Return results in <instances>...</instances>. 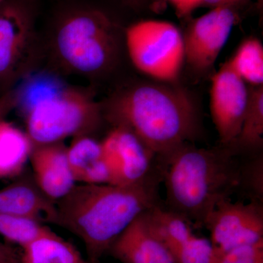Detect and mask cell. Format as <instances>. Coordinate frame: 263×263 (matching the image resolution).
I'll return each instance as SVG.
<instances>
[{
	"instance_id": "1",
	"label": "cell",
	"mask_w": 263,
	"mask_h": 263,
	"mask_svg": "<svg viewBox=\"0 0 263 263\" xmlns=\"http://www.w3.org/2000/svg\"><path fill=\"white\" fill-rule=\"evenodd\" d=\"M101 104L105 122L130 131L158 157L201 134L195 100L175 83L127 85Z\"/></svg>"
},
{
	"instance_id": "2",
	"label": "cell",
	"mask_w": 263,
	"mask_h": 263,
	"mask_svg": "<svg viewBox=\"0 0 263 263\" xmlns=\"http://www.w3.org/2000/svg\"><path fill=\"white\" fill-rule=\"evenodd\" d=\"M162 171L136 184L76 185L56 202L55 224L79 237L88 261L99 263L121 233L142 213L162 202Z\"/></svg>"
},
{
	"instance_id": "3",
	"label": "cell",
	"mask_w": 263,
	"mask_h": 263,
	"mask_svg": "<svg viewBox=\"0 0 263 263\" xmlns=\"http://www.w3.org/2000/svg\"><path fill=\"white\" fill-rule=\"evenodd\" d=\"M158 158L164 205L195 228L203 227L218 203L238 193L243 156L229 145L205 148L184 143Z\"/></svg>"
},
{
	"instance_id": "4",
	"label": "cell",
	"mask_w": 263,
	"mask_h": 263,
	"mask_svg": "<svg viewBox=\"0 0 263 263\" xmlns=\"http://www.w3.org/2000/svg\"><path fill=\"white\" fill-rule=\"evenodd\" d=\"M124 32L100 8L85 4L62 8L41 37L48 70L89 80L103 77L119 61Z\"/></svg>"
},
{
	"instance_id": "5",
	"label": "cell",
	"mask_w": 263,
	"mask_h": 263,
	"mask_svg": "<svg viewBox=\"0 0 263 263\" xmlns=\"http://www.w3.org/2000/svg\"><path fill=\"white\" fill-rule=\"evenodd\" d=\"M94 91L64 85L40 99L23 113L34 146L63 142L66 138L89 135L104 121L102 104Z\"/></svg>"
},
{
	"instance_id": "6",
	"label": "cell",
	"mask_w": 263,
	"mask_h": 263,
	"mask_svg": "<svg viewBox=\"0 0 263 263\" xmlns=\"http://www.w3.org/2000/svg\"><path fill=\"white\" fill-rule=\"evenodd\" d=\"M30 0L0 4V95L14 89L43 59L41 37L35 27Z\"/></svg>"
},
{
	"instance_id": "7",
	"label": "cell",
	"mask_w": 263,
	"mask_h": 263,
	"mask_svg": "<svg viewBox=\"0 0 263 263\" xmlns=\"http://www.w3.org/2000/svg\"><path fill=\"white\" fill-rule=\"evenodd\" d=\"M124 42L137 70L158 81L176 83L184 66L182 32L170 22L144 20L124 29Z\"/></svg>"
},
{
	"instance_id": "8",
	"label": "cell",
	"mask_w": 263,
	"mask_h": 263,
	"mask_svg": "<svg viewBox=\"0 0 263 263\" xmlns=\"http://www.w3.org/2000/svg\"><path fill=\"white\" fill-rule=\"evenodd\" d=\"M237 19L235 7L231 6L216 7L192 19L182 33L184 65L199 76L212 70Z\"/></svg>"
},
{
	"instance_id": "9",
	"label": "cell",
	"mask_w": 263,
	"mask_h": 263,
	"mask_svg": "<svg viewBox=\"0 0 263 263\" xmlns=\"http://www.w3.org/2000/svg\"><path fill=\"white\" fill-rule=\"evenodd\" d=\"M214 251L227 252L263 240V204L227 199L217 204L204 226Z\"/></svg>"
},
{
	"instance_id": "10",
	"label": "cell",
	"mask_w": 263,
	"mask_h": 263,
	"mask_svg": "<svg viewBox=\"0 0 263 263\" xmlns=\"http://www.w3.org/2000/svg\"><path fill=\"white\" fill-rule=\"evenodd\" d=\"M101 143L111 172V184H136L162 169L158 157L127 129L112 127Z\"/></svg>"
},
{
	"instance_id": "11",
	"label": "cell",
	"mask_w": 263,
	"mask_h": 263,
	"mask_svg": "<svg viewBox=\"0 0 263 263\" xmlns=\"http://www.w3.org/2000/svg\"><path fill=\"white\" fill-rule=\"evenodd\" d=\"M143 216L175 263H212L214 248L210 240L197 236L186 219L162 202L143 212Z\"/></svg>"
},
{
	"instance_id": "12",
	"label": "cell",
	"mask_w": 263,
	"mask_h": 263,
	"mask_svg": "<svg viewBox=\"0 0 263 263\" xmlns=\"http://www.w3.org/2000/svg\"><path fill=\"white\" fill-rule=\"evenodd\" d=\"M249 88L224 64L213 76L210 90L211 115L221 145H230L239 135L248 103Z\"/></svg>"
},
{
	"instance_id": "13",
	"label": "cell",
	"mask_w": 263,
	"mask_h": 263,
	"mask_svg": "<svg viewBox=\"0 0 263 263\" xmlns=\"http://www.w3.org/2000/svg\"><path fill=\"white\" fill-rule=\"evenodd\" d=\"M29 160L34 182L53 201L65 197L76 186L63 142L34 146Z\"/></svg>"
},
{
	"instance_id": "14",
	"label": "cell",
	"mask_w": 263,
	"mask_h": 263,
	"mask_svg": "<svg viewBox=\"0 0 263 263\" xmlns=\"http://www.w3.org/2000/svg\"><path fill=\"white\" fill-rule=\"evenodd\" d=\"M108 253L122 263H175L147 226L143 213L121 233Z\"/></svg>"
},
{
	"instance_id": "15",
	"label": "cell",
	"mask_w": 263,
	"mask_h": 263,
	"mask_svg": "<svg viewBox=\"0 0 263 263\" xmlns=\"http://www.w3.org/2000/svg\"><path fill=\"white\" fill-rule=\"evenodd\" d=\"M0 215L23 216L55 224L56 202L43 193L33 178H24L0 190Z\"/></svg>"
},
{
	"instance_id": "16",
	"label": "cell",
	"mask_w": 263,
	"mask_h": 263,
	"mask_svg": "<svg viewBox=\"0 0 263 263\" xmlns=\"http://www.w3.org/2000/svg\"><path fill=\"white\" fill-rule=\"evenodd\" d=\"M67 155L76 183L111 184V172L101 141L89 135L75 137L67 147Z\"/></svg>"
},
{
	"instance_id": "17",
	"label": "cell",
	"mask_w": 263,
	"mask_h": 263,
	"mask_svg": "<svg viewBox=\"0 0 263 263\" xmlns=\"http://www.w3.org/2000/svg\"><path fill=\"white\" fill-rule=\"evenodd\" d=\"M33 148L26 132L0 119V179L22 174Z\"/></svg>"
},
{
	"instance_id": "18",
	"label": "cell",
	"mask_w": 263,
	"mask_h": 263,
	"mask_svg": "<svg viewBox=\"0 0 263 263\" xmlns=\"http://www.w3.org/2000/svg\"><path fill=\"white\" fill-rule=\"evenodd\" d=\"M240 155L258 153L263 146V86L249 88L248 103L238 138L229 145Z\"/></svg>"
},
{
	"instance_id": "19",
	"label": "cell",
	"mask_w": 263,
	"mask_h": 263,
	"mask_svg": "<svg viewBox=\"0 0 263 263\" xmlns=\"http://www.w3.org/2000/svg\"><path fill=\"white\" fill-rule=\"evenodd\" d=\"M20 263H90L75 246L53 233L22 248Z\"/></svg>"
},
{
	"instance_id": "20",
	"label": "cell",
	"mask_w": 263,
	"mask_h": 263,
	"mask_svg": "<svg viewBox=\"0 0 263 263\" xmlns=\"http://www.w3.org/2000/svg\"><path fill=\"white\" fill-rule=\"evenodd\" d=\"M227 63L246 84L262 86L263 46L257 38L249 37L243 41Z\"/></svg>"
},
{
	"instance_id": "21",
	"label": "cell",
	"mask_w": 263,
	"mask_h": 263,
	"mask_svg": "<svg viewBox=\"0 0 263 263\" xmlns=\"http://www.w3.org/2000/svg\"><path fill=\"white\" fill-rule=\"evenodd\" d=\"M54 232L41 221L23 216L0 215V235L24 248L29 243Z\"/></svg>"
},
{
	"instance_id": "22",
	"label": "cell",
	"mask_w": 263,
	"mask_h": 263,
	"mask_svg": "<svg viewBox=\"0 0 263 263\" xmlns=\"http://www.w3.org/2000/svg\"><path fill=\"white\" fill-rule=\"evenodd\" d=\"M248 201L263 204V157L262 152L243 156L238 193Z\"/></svg>"
},
{
	"instance_id": "23",
	"label": "cell",
	"mask_w": 263,
	"mask_h": 263,
	"mask_svg": "<svg viewBox=\"0 0 263 263\" xmlns=\"http://www.w3.org/2000/svg\"><path fill=\"white\" fill-rule=\"evenodd\" d=\"M212 263H263V240L224 252L214 249Z\"/></svg>"
},
{
	"instance_id": "24",
	"label": "cell",
	"mask_w": 263,
	"mask_h": 263,
	"mask_svg": "<svg viewBox=\"0 0 263 263\" xmlns=\"http://www.w3.org/2000/svg\"><path fill=\"white\" fill-rule=\"evenodd\" d=\"M179 18H187L194 10L202 7V0H167Z\"/></svg>"
},
{
	"instance_id": "25",
	"label": "cell",
	"mask_w": 263,
	"mask_h": 263,
	"mask_svg": "<svg viewBox=\"0 0 263 263\" xmlns=\"http://www.w3.org/2000/svg\"><path fill=\"white\" fill-rule=\"evenodd\" d=\"M0 263H20V254L10 246L0 242Z\"/></svg>"
},
{
	"instance_id": "26",
	"label": "cell",
	"mask_w": 263,
	"mask_h": 263,
	"mask_svg": "<svg viewBox=\"0 0 263 263\" xmlns=\"http://www.w3.org/2000/svg\"><path fill=\"white\" fill-rule=\"evenodd\" d=\"M15 106L14 90L0 95V119H3L5 114Z\"/></svg>"
},
{
	"instance_id": "27",
	"label": "cell",
	"mask_w": 263,
	"mask_h": 263,
	"mask_svg": "<svg viewBox=\"0 0 263 263\" xmlns=\"http://www.w3.org/2000/svg\"><path fill=\"white\" fill-rule=\"evenodd\" d=\"M249 0H202V7H209L212 8L221 6L235 7ZM257 1L259 5H262V0Z\"/></svg>"
},
{
	"instance_id": "28",
	"label": "cell",
	"mask_w": 263,
	"mask_h": 263,
	"mask_svg": "<svg viewBox=\"0 0 263 263\" xmlns=\"http://www.w3.org/2000/svg\"><path fill=\"white\" fill-rule=\"evenodd\" d=\"M124 5L133 10H140L146 4L147 0H121Z\"/></svg>"
},
{
	"instance_id": "29",
	"label": "cell",
	"mask_w": 263,
	"mask_h": 263,
	"mask_svg": "<svg viewBox=\"0 0 263 263\" xmlns=\"http://www.w3.org/2000/svg\"><path fill=\"white\" fill-rule=\"evenodd\" d=\"M30 1H32L34 2V3H35V2L37 1V0H30Z\"/></svg>"
},
{
	"instance_id": "30",
	"label": "cell",
	"mask_w": 263,
	"mask_h": 263,
	"mask_svg": "<svg viewBox=\"0 0 263 263\" xmlns=\"http://www.w3.org/2000/svg\"><path fill=\"white\" fill-rule=\"evenodd\" d=\"M3 0H0V4H1L2 2H3Z\"/></svg>"
}]
</instances>
